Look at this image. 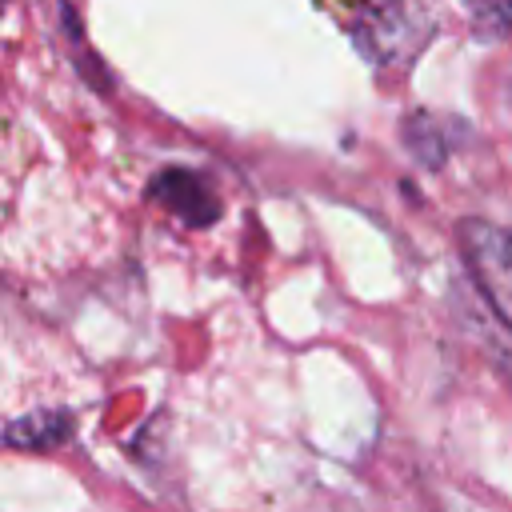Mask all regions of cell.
<instances>
[{"mask_svg":"<svg viewBox=\"0 0 512 512\" xmlns=\"http://www.w3.org/2000/svg\"><path fill=\"white\" fill-rule=\"evenodd\" d=\"M460 136H464V124L460 120H444V116H432V112H416V116L404 120V144L428 168H440L448 160V152L456 148Z\"/></svg>","mask_w":512,"mask_h":512,"instance_id":"3957f363","label":"cell"},{"mask_svg":"<svg viewBox=\"0 0 512 512\" xmlns=\"http://www.w3.org/2000/svg\"><path fill=\"white\" fill-rule=\"evenodd\" d=\"M148 196L156 204H164L172 216H180L184 224H192V228H208L220 216V200L188 168H160L152 176V184H148Z\"/></svg>","mask_w":512,"mask_h":512,"instance_id":"7a4b0ae2","label":"cell"},{"mask_svg":"<svg viewBox=\"0 0 512 512\" xmlns=\"http://www.w3.org/2000/svg\"><path fill=\"white\" fill-rule=\"evenodd\" d=\"M500 260L512 268V232H504V236H500Z\"/></svg>","mask_w":512,"mask_h":512,"instance_id":"52a82bcc","label":"cell"},{"mask_svg":"<svg viewBox=\"0 0 512 512\" xmlns=\"http://www.w3.org/2000/svg\"><path fill=\"white\" fill-rule=\"evenodd\" d=\"M468 312V324H472V332L480 336V344L488 348V356L500 364V372L512 380V324L500 316V308L492 304V296H488V288L484 284H476V292H472V304L464 308Z\"/></svg>","mask_w":512,"mask_h":512,"instance_id":"277c9868","label":"cell"},{"mask_svg":"<svg viewBox=\"0 0 512 512\" xmlns=\"http://www.w3.org/2000/svg\"><path fill=\"white\" fill-rule=\"evenodd\" d=\"M432 12L424 0H368L352 24V40L376 68H400L424 52Z\"/></svg>","mask_w":512,"mask_h":512,"instance_id":"6da1fadb","label":"cell"},{"mask_svg":"<svg viewBox=\"0 0 512 512\" xmlns=\"http://www.w3.org/2000/svg\"><path fill=\"white\" fill-rule=\"evenodd\" d=\"M72 432V416L52 408V412H32L8 424V444L12 448H52L60 440H68Z\"/></svg>","mask_w":512,"mask_h":512,"instance_id":"5b68a950","label":"cell"},{"mask_svg":"<svg viewBox=\"0 0 512 512\" xmlns=\"http://www.w3.org/2000/svg\"><path fill=\"white\" fill-rule=\"evenodd\" d=\"M468 24L484 44L512 36V0H468Z\"/></svg>","mask_w":512,"mask_h":512,"instance_id":"8992f818","label":"cell"}]
</instances>
